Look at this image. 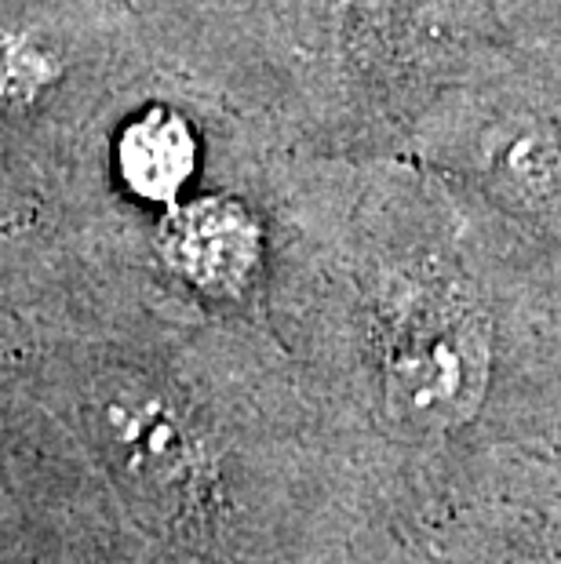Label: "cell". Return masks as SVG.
<instances>
[{
	"mask_svg": "<svg viewBox=\"0 0 561 564\" xmlns=\"http://www.w3.org/2000/svg\"><path fill=\"white\" fill-rule=\"evenodd\" d=\"M153 55L306 158H401L510 41L499 0H125Z\"/></svg>",
	"mask_w": 561,
	"mask_h": 564,
	"instance_id": "6da1fadb",
	"label": "cell"
},
{
	"mask_svg": "<svg viewBox=\"0 0 561 564\" xmlns=\"http://www.w3.org/2000/svg\"><path fill=\"white\" fill-rule=\"evenodd\" d=\"M147 58L125 0H0V212L74 183Z\"/></svg>",
	"mask_w": 561,
	"mask_h": 564,
	"instance_id": "7a4b0ae2",
	"label": "cell"
},
{
	"mask_svg": "<svg viewBox=\"0 0 561 564\" xmlns=\"http://www.w3.org/2000/svg\"><path fill=\"white\" fill-rule=\"evenodd\" d=\"M409 158L561 262V37L510 30L423 113Z\"/></svg>",
	"mask_w": 561,
	"mask_h": 564,
	"instance_id": "3957f363",
	"label": "cell"
},
{
	"mask_svg": "<svg viewBox=\"0 0 561 564\" xmlns=\"http://www.w3.org/2000/svg\"><path fill=\"white\" fill-rule=\"evenodd\" d=\"M136 343L95 339L58 365L80 434L139 507L201 518L226 485L223 426L194 379Z\"/></svg>",
	"mask_w": 561,
	"mask_h": 564,
	"instance_id": "277c9868",
	"label": "cell"
}]
</instances>
